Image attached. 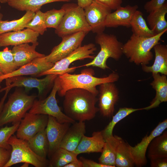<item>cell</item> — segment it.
Instances as JSON below:
<instances>
[{
	"mask_svg": "<svg viewBox=\"0 0 167 167\" xmlns=\"http://www.w3.org/2000/svg\"><path fill=\"white\" fill-rule=\"evenodd\" d=\"M64 96V113L75 121L92 120L99 111V108L96 106L98 100L96 96L87 90L71 89L66 92Z\"/></svg>",
	"mask_w": 167,
	"mask_h": 167,
	"instance_id": "obj_1",
	"label": "cell"
},
{
	"mask_svg": "<svg viewBox=\"0 0 167 167\" xmlns=\"http://www.w3.org/2000/svg\"><path fill=\"white\" fill-rule=\"evenodd\" d=\"M95 72L91 68L83 69L79 74H71L66 73L58 75V95L64 96L66 92L71 89L81 88L87 90L96 96L99 91L96 87L106 82L114 83L118 80L119 75L113 72L108 76L98 78L94 76Z\"/></svg>",
	"mask_w": 167,
	"mask_h": 167,
	"instance_id": "obj_2",
	"label": "cell"
},
{
	"mask_svg": "<svg viewBox=\"0 0 167 167\" xmlns=\"http://www.w3.org/2000/svg\"><path fill=\"white\" fill-rule=\"evenodd\" d=\"M167 31L150 37L139 36L133 34L123 45V54L130 62L136 65L148 64L153 58L151 49L155 45L160 43L161 36Z\"/></svg>",
	"mask_w": 167,
	"mask_h": 167,
	"instance_id": "obj_3",
	"label": "cell"
},
{
	"mask_svg": "<svg viewBox=\"0 0 167 167\" xmlns=\"http://www.w3.org/2000/svg\"><path fill=\"white\" fill-rule=\"evenodd\" d=\"M36 96L29 95L19 89L11 94L0 113V127L20 122L32 107Z\"/></svg>",
	"mask_w": 167,
	"mask_h": 167,
	"instance_id": "obj_4",
	"label": "cell"
},
{
	"mask_svg": "<svg viewBox=\"0 0 167 167\" xmlns=\"http://www.w3.org/2000/svg\"><path fill=\"white\" fill-rule=\"evenodd\" d=\"M95 41L100 47L97 54L91 62L79 66H92L105 70L109 68L106 62L109 58L118 60L123 54V44L119 41L115 35L104 32L96 34Z\"/></svg>",
	"mask_w": 167,
	"mask_h": 167,
	"instance_id": "obj_5",
	"label": "cell"
},
{
	"mask_svg": "<svg viewBox=\"0 0 167 167\" xmlns=\"http://www.w3.org/2000/svg\"><path fill=\"white\" fill-rule=\"evenodd\" d=\"M61 8L65 11L62 19L55 32L59 37L79 32L88 33L91 28L84 15V9L74 3L63 4Z\"/></svg>",
	"mask_w": 167,
	"mask_h": 167,
	"instance_id": "obj_6",
	"label": "cell"
},
{
	"mask_svg": "<svg viewBox=\"0 0 167 167\" xmlns=\"http://www.w3.org/2000/svg\"><path fill=\"white\" fill-rule=\"evenodd\" d=\"M8 143L11 146L10 159L4 167H10L20 163H27L35 167L48 166L49 161L35 153L29 147L27 141L13 135Z\"/></svg>",
	"mask_w": 167,
	"mask_h": 167,
	"instance_id": "obj_7",
	"label": "cell"
},
{
	"mask_svg": "<svg viewBox=\"0 0 167 167\" xmlns=\"http://www.w3.org/2000/svg\"><path fill=\"white\" fill-rule=\"evenodd\" d=\"M96 49L95 45L92 43L81 45L66 57L56 62L50 69L39 74L36 77L49 74L59 75L66 73L72 72L79 67V66L69 68L71 64L78 60L86 58L93 59L95 57L93 55Z\"/></svg>",
	"mask_w": 167,
	"mask_h": 167,
	"instance_id": "obj_8",
	"label": "cell"
},
{
	"mask_svg": "<svg viewBox=\"0 0 167 167\" xmlns=\"http://www.w3.org/2000/svg\"><path fill=\"white\" fill-rule=\"evenodd\" d=\"M42 79L27 76H18L6 79V86L0 89V92L15 87H24L26 90L36 88L38 91L39 99L45 98L48 91L53 87L54 80L58 75L49 74Z\"/></svg>",
	"mask_w": 167,
	"mask_h": 167,
	"instance_id": "obj_9",
	"label": "cell"
},
{
	"mask_svg": "<svg viewBox=\"0 0 167 167\" xmlns=\"http://www.w3.org/2000/svg\"><path fill=\"white\" fill-rule=\"evenodd\" d=\"M58 88V82L57 76L54 80L52 90L49 96L43 99H36L29 112L33 114H42L51 116L61 123H69L72 124L75 121L62 112L58 104L56 96Z\"/></svg>",
	"mask_w": 167,
	"mask_h": 167,
	"instance_id": "obj_10",
	"label": "cell"
},
{
	"mask_svg": "<svg viewBox=\"0 0 167 167\" xmlns=\"http://www.w3.org/2000/svg\"><path fill=\"white\" fill-rule=\"evenodd\" d=\"M87 34L79 32L62 37L61 42L52 49L49 54L45 56L46 60L54 64L66 57L81 45Z\"/></svg>",
	"mask_w": 167,
	"mask_h": 167,
	"instance_id": "obj_11",
	"label": "cell"
},
{
	"mask_svg": "<svg viewBox=\"0 0 167 167\" xmlns=\"http://www.w3.org/2000/svg\"><path fill=\"white\" fill-rule=\"evenodd\" d=\"M48 115L27 113L21 120L16 131L17 137L28 141L45 129Z\"/></svg>",
	"mask_w": 167,
	"mask_h": 167,
	"instance_id": "obj_12",
	"label": "cell"
},
{
	"mask_svg": "<svg viewBox=\"0 0 167 167\" xmlns=\"http://www.w3.org/2000/svg\"><path fill=\"white\" fill-rule=\"evenodd\" d=\"M84 9L86 20L94 33L104 32L105 27V22L111 10L96 0Z\"/></svg>",
	"mask_w": 167,
	"mask_h": 167,
	"instance_id": "obj_13",
	"label": "cell"
},
{
	"mask_svg": "<svg viewBox=\"0 0 167 167\" xmlns=\"http://www.w3.org/2000/svg\"><path fill=\"white\" fill-rule=\"evenodd\" d=\"M98 105L99 111L104 117L112 116L115 105L118 101L119 91L113 82H106L99 85Z\"/></svg>",
	"mask_w": 167,
	"mask_h": 167,
	"instance_id": "obj_14",
	"label": "cell"
},
{
	"mask_svg": "<svg viewBox=\"0 0 167 167\" xmlns=\"http://www.w3.org/2000/svg\"><path fill=\"white\" fill-rule=\"evenodd\" d=\"M167 128V119L160 122L149 135L147 134L141 142L134 146L129 144L131 153L135 165L141 167L146 164V152L148 146L152 139L162 134Z\"/></svg>",
	"mask_w": 167,
	"mask_h": 167,
	"instance_id": "obj_15",
	"label": "cell"
},
{
	"mask_svg": "<svg viewBox=\"0 0 167 167\" xmlns=\"http://www.w3.org/2000/svg\"><path fill=\"white\" fill-rule=\"evenodd\" d=\"M71 124L69 123H60L54 117L48 116L45 131L49 143L47 156L49 159L60 147L63 137Z\"/></svg>",
	"mask_w": 167,
	"mask_h": 167,
	"instance_id": "obj_16",
	"label": "cell"
},
{
	"mask_svg": "<svg viewBox=\"0 0 167 167\" xmlns=\"http://www.w3.org/2000/svg\"><path fill=\"white\" fill-rule=\"evenodd\" d=\"M45 56L36 58L10 73L0 76V84L3 80L8 78L22 75H31L37 76L39 74L49 69L54 64L47 62Z\"/></svg>",
	"mask_w": 167,
	"mask_h": 167,
	"instance_id": "obj_17",
	"label": "cell"
},
{
	"mask_svg": "<svg viewBox=\"0 0 167 167\" xmlns=\"http://www.w3.org/2000/svg\"><path fill=\"white\" fill-rule=\"evenodd\" d=\"M138 8L137 5H129L118 7L115 11L111 12L107 15L105 22V28L130 27L132 18Z\"/></svg>",
	"mask_w": 167,
	"mask_h": 167,
	"instance_id": "obj_18",
	"label": "cell"
},
{
	"mask_svg": "<svg viewBox=\"0 0 167 167\" xmlns=\"http://www.w3.org/2000/svg\"><path fill=\"white\" fill-rule=\"evenodd\" d=\"M39 35L28 28L2 33L0 35V47L35 43L37 42Z\"/></svg>",
	"mask_w": 167,
	"mask_h": 167,
	"instance_id": "obj_19",
	"label": "cell"
},
{
	"mask_svg": "<svg viewBox=\"0 0 167 167\" xmlns=\"http://www.w3.org/2000/svg\"><path fill=\"white\" fill-rule=\"evenodd\" d=\"M86 132V125L84 122H75L71 124L66 131L60 147L74 152Z\"/></svg>",
	"mask_w": 167,
	"mask_h": 167,
	"instance_id": "obj_20",
	"label": "cell"
},
{
	"mask_svg": "<svg viewBox=\"0 0 167 167\" xmlns=\"http://www.w3.org/2000/svg\"><path fill=\"white\" fill-rule=\"evenodd\" d=\"M38 44L37 42L32 45L26 43L14 46L11 51L15 65L20 67L36 58L45 56L36 51V48Z\"/></svg>",
	"mask_w": 167,
	"mask_h": 167,
	"instance_id": "obj_21",
	"label": "cell"
},
{
	"mask_svg": "<svg viewBox=\"0 0 167 167\" xmlns=\"http://www.w3.org/2000/svg\"><path fill=\"white\" fill-rule=\"evenodd\" d=\"M105 142L101 131H94L91 137L84 135L73 152L78 155L81 153L101 152Z\"/></svg>",
	"mask_w": 167,
	"mask_h": 167,
	"instance_id": "obj_22",
	"label": "cell"
},
{
	"mask_svg": "<svg viewBox=\"0 0 167 167\" xmlns=\"http://www.w3.org/2000/svg\"><path fill=\"white\" fill-rule=\"evenodd\" d=\"M156 45L153 48L155 54L154 62L151 66L142 65L143 71L147 73H159L167 75V46L161 44Z\"/></svg>",
	"mask_w": 167,
	"mask_h": 167,
	"instance_id": "obj_23",
	"label": "cell"
},
{
	"mask_svg": "<svg viewBox=\"0 0 167 167\" xmlns=\"http://www.w3.org/2000/svg\"><path fill=\"white\" fill-rule=\"evenodd\" d=\"M153 78L150 85L156 91L155 98L145 110L156 107L163 102L167 101V78L166 75L160 73L152 74Z\"/></svg>",
	"mask_w": 167,
	"mask_h": 167,
	"instance_id": "obj_24",
	"label": "cell"
},
{
	"mask_svg": "<svg viewBox=\"0 0 167 167\" xmlns=\"http://www.w3.org/2000/svg\"><path fill=\"white\" fill-rule=\"evenodd\" d=\"M167 13V2L160 8L149 13L147 21L149 28L156 35L167 30V22L165 15Z\"/></svg>",
	"mask_w": 167,
	"mask_h": 167,
	"instance_id": "obj_25",
	"label": "cell"
},
{
	"mask_svg": "<svg viewBox=\"0 0 167 167\" xmlns=\"http://www.w3.org/2000/svg\"><path fill=\"white\" fill-rule=\"evenodd\" d=\"M120 137L113 135L105 139L99 163L109 167H114L116 147Z\"/></svg>",
	"mask_w": 167,
	"mask_h": 167,
	"instance_id": "obj_26",
	"label": "cell"
},
{
	"mask_svg": "<svg viewBox=\"0 0 167 167\" xmlns=\"http://www.w3.org/2000/svg\"><path fill=\"white\" fill-rule=\"evenodd\" d=\"M148 156L150 159L167 157V131H164L154 138L147 148Z\"/></svg>",
	"mask_w": 167,
	"mask_h": 167,
	"instance_id": "obj_27",
	"label": "cell"
},
{
	"mask_svg": "<svg viewBox=\"0 0 167 167\" xmlns=\"http://www.w3.org/2000/svg\"><path fill=\"white\" fill-rule=\"evenodd\" d=\"M72 0H8V5L19 11H30L35 12L44 5L55 2H69Z\"/></svg>",
	"mask_w": 167,
	"mask_h": 167,
	"instance_id": "obj_28",
	"label": "cell"
},
{
	"mask_svg": "<svg viewBox=\"0 0 167 167\" xmlns=\"http://www.w3.org/2000/svg\"><path fill=\"white\" fill-rule=\"evenodd\" d=\"M135 165L129 144L120 137L116 149L115 166L132 167Z\"/></svg>",
	"mask_w": 167,
	"mask_h": 167,
	"instance_id": "obj_29",
	"label": "cell"
},
{
	"mask_svg": "<svg viewBox=\"0 0 167 167\" xmlns=\"http://www.w3.org/2000/svg\"><path fill=\"white\" fill-rule=\"evenodd\" d=\"M32 150L39 156L47 159L49 150V143L45 129L40 131L27 141Z\"/></svg>",
	"mask_w": 167,
	"mask_h": 167,
	"instance_id": "obj_30",
	"label": "cell"
},
{
	"mask_svg": "<svg viewBox=\"0 0 167 167\" xmlns=\"http://www.w3.org/2000/svg\"><path fill=\"white\" fill-rule=\"evenodd\" d=\"M35 14V12L27 11L24 15L18 19L11 21L0 20V35L6 32L24 29Z\"/></svg>",
	"mask_w": 167,
	"mask_h": 167,
	"instance_id": "obj_31",
	"label": "cell"
},
{
	"mask_svg": "<svg viewBox=\"0 0 167 167\" xmlns=\"http://www.w3.org/2000/svg\"><path fill=\"white\" fill-rule=\"evenodd\" d=\"M130 27L133 34L137 36L150 37L156 35L148 27L142 12L138 10L136 11L133 16Z\"/></svg>",
	"mask_w": 167,
	"mask_h": 167,
	"instance_id": "obj_32",
	"label": "cell"
},
{
	"mask_svg": "<svg viewBox=\"0 0 167 167\" xmlns=\"http://www.w3.org/2000/svg\"><path fill=\"white\" fill-rule=\"evenodd\" d=\"M77 156L73 152L59 147L49 158L48 166L64 167L71 162L77 159Z\"/></svg>",
	"mask_w": 167,
	"mask_h": 167,
	"instance_id": "obj_33",
	"label": "cell"
},
{
	"mask_svg": "<svg viewBox=\"0 0 167 167\" xmlns=\"http://www.w3.org/2000/svg\"><path fill=\"white\" fill-rule=\"evenodd\" d=\"M142 110H145V107L138 109L128 107L120 108L117 113L113 117L111 121L101 131L105 139L113 135V128L118 122L133 112Z\"/></svg>",
	"mask_w": 167,
	"mask_h": 167,
	"instance_id": "obj_34",
	"label": "cell"
},
{
	"mask_svg": "<svg viewBox=\"0 0 167 167\" xmlns=\"http://www.w3.org/2000/svg\"><path fill=\"white\" fill-rule=\"evenodd\" d=\"M18 67L14 63L11 50L6 47L2 51H0V68L3 75L10 73Z\"/></svg>",
	"mask_w": 167,
	"mask_h": 167,
	"instance_id": "obj_35",
	"label": "cell"
},
{
	"mask_svg": "<svg viewBox=\"0 0 167 167\" xmlns=\"http://www.w3.org/2000/svg\"><path fill=\"white\" fill-rule=\"evenodd\" d=\"M25 28H28L39 35H43L47 30L45 12L40 10L35 12L34 16L27 24Z\"/></svg>",
	"mask_w": 167,
	"mask_h": 167,
	"instance_id": "obj_36",
	"label": "cell"
},
{
	"mask_svg": "<svg viewBox=\"0 0 167 167\" xmlns=\"http://www.w3.org/2000/svg\"><path fill=\"white\" fill-rule=\"evenodd\" d=\"M62 8L59 10L54 8L45 12L46 27L57 29L60 24L65 14Z\"/></svg>",
	"mask_w": 167,
	"mask_h": 167,
	"instance_id": "obj_37",
	"label": "cell"
},
{
	"mask_svg": "<svg viewBox=\"0 0 167 167\" xmlns=\"http://www.w3.org/2000/svg\"><path fill=\"white\" fill-rule=\"evenodd\" d=\"M20 122L13 124L12 126H6L0 129V147L11 149V146L8 143V140L16 131Z\"/></svg>",
	"mask_w": 167,
	"mask_h": 167,
	"instance_id": "obj_38",
	"label": "cell"
},
{
	"mask_svg": "<svg viewBox=\"0 0 167 167\" xmlns=\"http://www.w3.org/2000/svg\"><path fill=\"white\" fill-rule=\"evenodd\" d=\"M166 0H151L144 5V8L146 11L150 13L161 6Z\"/></svg>",
	"mask_w": 167,
	"mask_h": 167,
	"instance_id": "obj_39",
	"label": "cell"
},
{
	"mask_svg": "<svg viewBox=\"0 0 167 167\" xmlns=\"http://www.w3.org/2000/svg\"><path fill=\"white\" fill-rule=\"evenodd\" d=\"M11 149L0 147V167H4L9 160Z\"/></svg>",
	"mask_w": 167,
	"mask_h": 167,
	"instance_id": "obj_40",
	"label": "cell"
},
{
	"mask_svg": "<svg viewBox=\"0 0 167 167\" xmlns=\"http://www.w3.org/2000/svg\"><path fill=\"white\" fill-rule=\"evenodd\" d=\"M111 10H116L121 6L122 0H96Z\"/></svg>",
	"mask_w": 167,
	"mask_h": 167,
	"instance_id": "obj_41",
	"label": "cell"
},
{
	"mask_svg": "<svg viewBox=\"0 0 167 167\" xmlns=\"http://www.w3.org/2000/svg\"><path fill=\"white\" fill-rule=\"evenodd\" d=\"M151 167H167V157L158 158L150 159Z\"/></svg>",
	"mask_w": 167,
	"mask_h": 167,
	"instance_id": "obj_42",
	"label": "cell"
},
{
	"mask_svg": "<svg viewBox=\"0 0 167 167\" xmlns=\"http://www.w3.org/2000/svg\"><path fill=\"white\" fill-rule=\"evenodd\" d=\"M82 162L83 167H109L93 161L81 157L79 159Z\"/></svg>",
	"mask_w": 167,
	"mask_h": 167,
	"instance_id": "obj_43",
	"label": "cell"
},
{
	"mask_svg": "<svg viewBox=\"0 0 167 167\" xmlns=\"http://www.w3.org/2000/svg\"><path fill=\"white\" fill-rule=\"evenodd\" d=\"M64 167H83V164L79 159H77L67 164Z\"/></svg>",
	"mask_w": 167,
	"mask_h": 167,
	"instance_id": "obj_44",
	"label": "cell"
},
{
	"mask_svg": "<svg viewBox=\"0 0 167 167\" xmlns=\"http://www.w3.org/2000/svg\"><path fill=\"white\" fill-rule=\"evenodd\" d=\"M77 4L80 7L84 8L89 5L92 0H77Z\"/></svg>",
	"mask_w": 167,
	"mask_h": 167,
	"instance_id": "obj_45",
	"label": "cell"
},
{
	"mask_svg": "<svg viewBox=\"0 0 167 167\" xmlns=\"http://www.w3.org/2000/svg\"><path fill=\"white\" fill-rule=\"evenodd\" d=\"M11 90L10 89H7L5 90V94L1 99L0 101V113L2 110L5 101L7 97V95Z\"/></svg>",
	"mask_w": 167,
	"mask_h": 167,
	"instance_id": "obj_46",
	"label": "cell"
},
{
	"mask_svg": "<svg viewBox=\"0 0 167 167\" xmlns=\"http://www.w3.org/2000/svg\"><path fill=\"white\" fill-rule=\"evenodd\" d=\"M29 164L27 163H24L22 165L21 167H27L28 166Z\"/></svg>",
	"mask_w": 167,
	"mask_h": 167,
	"instance_id": "obj_47",
	"label": "cell"
},
{
	"mask_svg": "<svg viewBox=\"0 0 167 167\" xmlns=\"http://www.w3.org/2000/svg\"><path fill=\"white\" fill-rule=\"evenodd\" d=\"M1 6L0 5V11L1 10ZM3 17V14L0 12V21L2 20Z\"/></svg>",
	"mask_w": 167,
	"mask_h": 167,
	"instance_id": "obj_48",
	"label": "cell"
},
{
	"mask_svg": "<svg viewBox=\"0 0 167 167\" xmlns=\"http://www.w3.org/2000/svg\"><path fill=\"white\" fill-rule=\"evenodd\" d=\"M7 0H0V2L3 4L6 3H7Z\"/></svg>",
	"mask_w": 167,
	"mask_h": 167,
	"instance_id": "obj_49",
	"label": "cell"
},
{
	"mask_svg": "<svg viewBox=\"0 0 167 167\" xmlns=\"http://www.w3.org/2000/svg\"><path fill=\"white\" fill-rule=\"evenodd\" d=\"M3 74L2 71L0 69V76L3 75Z\"/></svg>",
	"mask_w": 167,
	"mask_h": 167,
	"instance_id": "obj_50",
	"label": "cell"
},
{
	"mask_svg": "<svg viewBox=\"0 0 167 167\" xmlns=\"http://www.w3.org/2000/svg\"><path fill=\"white\" fill-rule=\"evenodd\" d=\"M1 88V86L0 85V89Z\"/></svg>",
	"mask_w": 167,
	"mask_h": 167,
	"instance_id": "obj_51",
	"label": "cell"
}]
</instances>
